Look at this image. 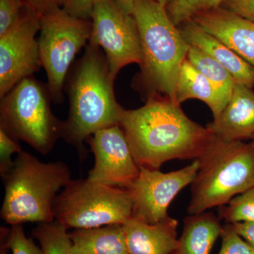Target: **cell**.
<instances>
[{"label":"cell","mask_w":254,"mask_h":254,"mask_svg":"<svg viewBox=\"0 0 254 254\" xmlns=\"http://www.w3.org/2000/svg\"><path fill=\"white\" fill-rule=\"evenodd\" d=\"M131 195L126 189L88 180H71L55 200V220L66 228L93 229L123 225L132 217Z\"/></svg>","instance_id":"cell-7"},{"label":"cell","mask_w":254,"mask_h":254,"mask_svg":"<svg viewBox=\"0 0 254 254\" xmlns=\"http://www.w3.org/2000/svg\"><path fill=\"white\" fill-rule=\"evenodd\" d=\"M252 143H253V144L254 145V138L253 139H252Z\"/></svg>","instance_id":"cell-35"},{"label":"cell","mask_w":254,"mask_h":254,"mask_svg":"<svg viewBox=\"0 0 254 254\" xmlns=\"http://www.w3.org/2000/svg\"><path fill=\"white\" fill-rule=\"evenodd\" d=\"M232 227L238 232L242 238L245 239L254 250V223L238 222L231 224Z\"/></svg>","instance_id":"cell-31"},{"label":"cell","mask_w":254,"mask_h":254,"mask_svg":"<svg viewBox=\"0 0 254 254\" xmlns=\"http://www.w3.org/2000/svg\"><path fill=\"white\" fill-rule=\"evenodd\" d=\"M91 20L71 16L63 9L41 18L38 38L41 65L46 71L52 101L60 103L75 57L91 36Z\"/></svg>","instance_id":"cell-8"},{"label":"cell","mask_w":254,"mask_h":254,"mask_svg":"<svg viewBox=\"0 0 254 254\" xmlns=\"http://www.w3.org/2000/svg\"><path fill=\"white\" fill-rule=\"evenodd\" d=\"M219 215L227 224L254 223V187L236 195L227 204L220 207Z\"/></svg>","instance_id":"cell-23"},{"label":"cell","mask_w":254,"mask_h":254,"mask_svg":"<svg viewBox=\"0 0 254 254\" xmlns=\"http://www.w3.org/2000/svg\"><path fill=\"white\" fill-rule=\"evenodd\" d=\"M41 18L25 6L17 21L0 36V98L41 67L36 35Z\"/></svg>","instance_id":"cell-10"},{"label":"cell","mask_w":254,"mask_h":254,"mask_svg":"<svg viewBox=\"0 0 254 254\" xmlns=\"http://www.w3.org/2000/svg\"><path fill=\"white\" fill-rule=\"evenodd\" d=\"M133 16L142 58L132 87L145 101L163 97L177 103V79L190 45L158 0H137Z\"/></svg>","instance_id":"cell-2"},{"label":"cell","mask_w":254,"mask_h":254,"mask_svg":"<svg viewBox=\"0 0 254 254\" xmlns=\"http://www.w3.org/2000/svg\"><path fill=\"white\" fill-rule=\"evenodd\" d=\"M224 0H170L165 9L177 26L186 22L195 14L220 7Z\"/></svg>","instance_id":"cell-22"},{"label":"cell","mask_w":254,"mask_h":254,"mask_svg":"<svg viewBox=\"0 0 254 254\" xmlns=\"http://www.w3.org/2000/svg\"><path fill=\"white\" fill-rule=\"evenodd\" d=\"M47 85L33 76L18 83L1 99L0 128L16 140L48 154L63 136V123L53 115Z\"/></svg>","instance_id":"cell-6"},{"label":"cell","mask_w":254,"mask_h":254,"mask_svg":"<svg viewBox=\"0 0 254 254\" xmlns=\"http://www.w3.org/2000/svg\"><path fill=\"white\" fill-rule=\"evenodd\" d=\"M25 6L23 0H0V36L17 21Z\"/></svg>","instance_id":"cell-26"},{"label":"cell","mask_w":254,"mask_h":254,"mask_svg":"<svg viewBox=\"0 0 254 254\" xmlns=\"http://www.w3.org/2000/svg\"><path fill=\"white\" fill-rule=\"evenodd\" d=\"M115 81L103 50L88 42L68 82L69 113L63 123V138L82 154L93 133L120 125L124 108L115 98Z\"/></svg>","instance_id":"cell-3"},{"label":"cell","mask_w":254,"mask_h":254,"mask_svg":"<svg viewBox=\"0 0 254 254\" xmlns=\"http://www.w3.org/2000/svg\"><path fill=\"white\" fill-rule=\"evenodd\" d=\"M177 226L171 217L155 224L131 217L123 224L130 254H173L178 245Z\"/></svg>","instance_id":"cell-16"},{"label":"cell","mask_w":254,"mask_h":254,"mask_svg":"<svg viewBox=\"0 0 254 254\" xmlns=\"http://www.w3.org/2000/svg\"><path fill=\"white\" fill-rule=\"evenodd\" d=\"M68 229L56 220L39 223L33 235L39 242L43 254H72Z\"/></svg>","instance_id":"cell-21"},{"label":"cell","mask_w":254,"mask_h":254,"mask_svg":"<svg viewBox=\"0 0 254 254\" xmlns=\"http://www.w3.org/2000/svg\"><path fill=\"white\" fill-rule=\"evenodd\" d=\"M187 58L208 78L227 104L236 84L230 73L211 56L195 47L190 46Z\"/></svg>","instance_id":"cell-20"},{"label":"cell","mask_w":254,"mask_h":254,"mask_svg":"<svg viewBox=\"0 0 254 254\" xmlns=\"http://www.w3.org/2000/svg\"><path fill=\"white\" fill-rule=\"evenodd\" d=\"M198 160L199 170L190 185L189 215L223 206L254 187L252 142L228 141L215 136Z\"/></svg>","instance_id":"cell-5"},{"label":"cell","mask_w":254,"mask_h":254,"mask_svg":"<svg viewBox=\"0 0 254 254\" xmlns=\"http://www.w3.org/2000/svg\"><path fill=\"white\" fill-rule=\"evenodd\" d=\"M9 229L1 227V238H0V254H9L10 251L8 245V233Z\"/></svg>","instance_id":"cell-33"},{"label":"cell","mask_w":254,"mask_h":254,"mask_svg":"<svg viewBox=\"0 0 254 254\" xmlns=\"http://www.w3.org/2000/svg\"><path fill=\"white\" fill-rule=\"evenodd\" d=\"M69 237L72 254H130L123 225L76 230Z\"/></svg>","instance_id":"cell-18"},{"label":"cell","mask_w":254,"mask_h":254,"mask_svg":"<svg viewBox=\"0 0 254 254\" xmlns=\"http://www.w3.org/2000/svg\"><path fill=\"white\" fill-rule=\"evenodd\" d=\"M199 170L198 159L185 168L164 173L140 168V173L127 189L131 195L132 217L149 224L168 218L170 203L184 188L191 185Z\"/></svg>","instance_id":"cell-11"},{"label":"cell","mask_w":254,"mask_h":254,"mask_svg":"<svg viewBox=\"0 0 254 254\" xmlns=\"http://www.w3.org/2000/svg\"><path fill=\"white\" fill-rule=\"evenodd\" d=\"M220 220L212 212L189 215L173 254H210L221 235Z\"/></svg>","instance_id":"cell-17"},{"label":"cell","mask_w":254,"mask_h":254,"mask_svg":"<svg viewBox=\"0 0 254 254\" xmlns=\"http://www.w3.org/2000/svg\"><path fill=\"white\" fill-rule=\"evenodd\" d=\"M190 99L199 100L208 105L213 113V120L220 116L227 105L208 78L186 58L177 79L176 101L181 105Z\"/></svg>","instance_id":"cell-19"},{"label":"cell","mask_w":254,"mask_h":254,"mask_svg":"<svg viewBox=\"0 0 254 254\" xmlns=\"http://www.w3.org/2000/svg\"><path fill=\"white\" fill-rule=\"evenodd\" d=\"M182 36L190 46L211 56L230 73L236 83L254 87V66L190 19L180 26Z\"/></svg>","instance_id":"cell-15"},{"label":"cell","mask_w":254,"mask_h":254,"mask_svg":"<svg viewBox=\"0 0 254 254\" xmlns=\"http://www.w3.org/2000/svg\"><path fill=\"white\" fill-rule=\"evenodd\" d=\"M119 125L138 166L153 170L172 160L198 159L215 136L163 97L146 100L138 109H124Z\"/></svg>","instance_id":"cell-1"},{"label":"cell","mask_w":254,"mask_h":254,"mask_svg":"<svg viewBox=\"0 0 254 254\" xmlns=\"http://www.w3.org/2000/svg\"><path fill=\"white\" fill-rule=\"evenodd\" d=\"M16 141L17 140L0 128V175L1 177L8 173L14 165V161L11 160L12 155L22 151Z\"/></svg>","instance_id":"cell-27"},{"label":"cell","mask_w":254,"mask_h":254,"mask_svg":"<svg viewBox=\"0 0 254 254\" xmlns=\"http://www.w3.org/2000/svg\"><path fill=\"white\" fill-rule=\"evenodd\" d=\"M4 196L1 218L11 225L55 220L53 207L58 192L71 182V172L63 162L42 163L21 151L2 177Z\"/></svg>","instance_id":"cell-4"},{"label":"cell","mask_w":254,"mask_h":254,"mask_svg":"<svg viewBox=\"0 0 254 254\" xmlns=\"http://www.w3.org/2000/svg\"><path fill=\"white\" fill-rule=\"evenodd\" d=\"M25 5L40 18L63 9L67 0H23Z\"/></svg>","instance_id":"cell-28"},{"label":"cell","mask_w":254,"mask_h":254,"mask_svg":"<svg viewBox=\"0 0 254 254\" xmlns=\"http://www.w3.org/2000/svg\"><path fill=\"white\" fill-rule=\"evenodd\" d=\"M192 20L254 66V22L224 8L195 14Z\"/></svg>","instance_id":"cell-13"},{"label":"cell","mask_w":254,"mask_h":254,"mask_svg":"<svg viewBox=\"0 0 254 254\" xmlns=\"http://www.w3.org/2000/svg\"><path fill=\"white\" fill-rule=\"evenodd\" d=\"M95 156L88 179L106 186L127 189L138 176L140 167L120 125L99 130L88 138Z\"/></svg>","instance_id":"cell-12"},{"label":"cell","mask_w":254,"mask_h":254,"mask_svg":"<svg viewBox=\"0 0 254 254\" xmlns=\"http://www.w3.org/2000/svg\"><path fill=\"white\" fill-rule=\"evenodd\" d=\"M97 0H67L63 7L71 16L91 20L92 12Z\"/></svg>","instance_id":"cell-29"},{"label":"cell","mask_w":254,"mask_h":254,"mask_svg":"<svg viewBox=\"0 0 254 254\" xmlns=\"http://www.w3.org/2000/svg\"><path fill=\"white\" fill-rule=\"evenodd\" d=\"M220 6L254 22V0H224Z\"/></svg>","instance_id":"cell-30"},{"label":"cell","mask_w":254,"mask_h":254,"mask_svg":"<svg viewBox=\"0 0 254 254\" xmlns=\"http://www.w3.org/2000/svg\"><path fill=\"white\" fill-rule=\"evenodd\" d=\"M113 1L127 14H133L137 0H113Z\"/></svg>","instance_id":"cell-32"},{"label":"cell","mask_w":254,"mask_h":254,"mask_svg":"<svg viewBox=\"0 0 254 254\" xmlns=\"http://www.w3.org/2000/svg\"><path fill=\"white\" fill-rule=\"evenodd\" d=\"M159 2L162 5H163V6H166L167 4H168V3L169 2V1L170 0H158Z\"/></svg>","instance_id":"cell-34"},{"label":"cell","mask_w":254,"mask_h":254,"mask_svg":"<svg viewBox=\"0 0 254 254\" xmlns=\"http://www.w3.org/2000/svg\"><path fill=\"white\" fill-rule=\"evenodd\" d=\"M90 41L103 50L115 79L122 68L141 63V48L137 23L113 0H97L91 14Z\"/></svg>","instance_id":"cell-9"},{"label":"cell","mask_w":254,"mask_h":254,"mask_svg":"<svg viewBox=\"0 0 254 254\" xmlns=\"http://www.w3.org/2000/svg\"><path fill=\"white\" fill-rule=\"evenodd\" d=\"M214 134L228 141L253 139L254 91L236 83L231 98L220 116L206 126Z\"/></svg>","instance_id":"cell-14"},{"label":"cell","mask_w":254,"mask_h":254,"mask_svg":"<svg viewBox=\"0 0 254 254\" xmlns=\"http://www.w3.org/2000/svg\"><path fill=\"white\" fill-rule=\"evenodd\" d=\"M222 246L218 254H254L247 241L239 235L231 224L222 226Z\"/></svg>","instance_id":"cell-24"},{"label":"cell","mask_w":254,"mask_h":254,"mask_svg":"<svg viewBox=\"0 0 254 254\" xmlns=\"http://www.w3.org/2000/svg\"><path fill=\"white\" fill-rule=\"evenodd\" d=\"M8 245L12 254H43L41 247L26 236L21 225H11L8 233Z\"/></svg>","instance_id":"cell-25"}]
</instances>
